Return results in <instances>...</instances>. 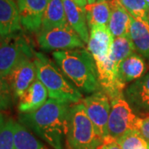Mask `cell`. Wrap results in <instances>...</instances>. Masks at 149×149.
<instances>
[{
	"label": "cell",
	"instance_id": "obj_1",
	"mask_svg": "<svg viewBox=\"0 0 149 149\" xmlns=\"http://www.w3.org/2000/svg\"><path fill=\"white\" fill-rule=\"evenodd\" d=\"M70 104L49 99L37 111L21 113L19 123L30 128L54 149H65Z\"/></svg>",
	"mask_w": 149,
	"mask_h": 149
},
{
	"label": "cell",
	"instance_id": "obj_2",
	"mask_svg": "<svg viewBox=\"0 0 149 149\" xmlns=\"http://www.w3.org/2000/svg\"><path fill=\"white\" fill-rule=\"evenodd\" d=\"M52 57L62 73L82 94L91 95L101 90L95 61L85 48L56 51Z\"/></svg>",
	"mask_w": 149,
	"mask_h": 149
},
{
	"label": "cell",
	"instance_id": "obj_3",
	"mask_svg": "<svg viewBox=\"0 0 149 149\" xmlns=\"http://www.w3.org/2000/svg\"><path fill=\"white\" fill-rule=\"evenodd\" d=\"M34 62L37 69V79L47 90L50 99L68 104H78L83 95L60 70L58 65L43 53L36 52Z\"/></svg>",
	"mask_w": 149,
	"mask_h": 149
},
{
	"label": "cell",
	"instance_id": "obj_4",
	"mask_svg": "<svg viewBox=\"0 0 149 149\" xmlns=\"http://www.w3.org/2000/svg\"><path fill=\"white\" fill-rule=\"evenodd\" d=\"M66 142L70 149H99L104 144L82 103L70 108Z\"/></svg>",
	"mask_w": 149,
	"mask_h": 149
},
{
	"label": "cell",
	"instance_id": "obj_5",
	"mask_svg": "<svg viewBox=\"0 0 149 149\" xmlns=\"http://www.w3.org/2000/svg\"><path fill=\"white\" fill-rule=\"evenodd\" d=\"M35 53L27 38L18 32L0 37V75L6 78L23 61L34 60Z\"/></svg>",
	"mask_w": 149,
	"mask_h": 149
},
{
	"label": "cell",
	"instance_id": "obj_6",
	"mask_svg": "<svg viewBox=\"0 0 149 149\" xmlns=\"http://www.w3.org/2000/svg\"><path fill=\"white\" fill-rule=\"evenodd\" d=\"M139 118L124 97L111 101L107 142L117 140L128 130L137 129Z\"/></svg>",
	"mask_w": 149,
	"mask_h": 149
},
{
	"label": "cell",
	"instance_id": "obj_7",
	"mask_svg": "<svg viewBox=\"0 0 149 149\" xmlns=\"http://www.w3.org/2000/svg\"><path fill=\"white\" fill-rule=\"evenodd\" d=\"M37 42L45 51H64L85 48V43L69 24L40 31L37 34Z\"/></svg>",
	"mask_w": 149,
	"mask_h": 149
},
{
	"label": "cell",
	"instance_id": "obj_8",
	"mask_svg": "<svg viewBox=\"0 0 149 149\" xmlns=\"http://www.w3.org/2000/svg\"><path fill=\"white\" fill-rule=\"evenodd\" d=\"M86 113L93 123L96 132L102 141H108V121L111 110V102L109 96L100 90L85 97L81 100Z\"/></svg>",
	"mask_w": 149,
	"mask_h": 149
},
{
	"label": "cell",
	"instance_id": "obj_9",
	"mask_svg": "<svg viewBox=\"0 0 149 149\" xmlns=\"http://www.w3.org/2000/svg\"><path fill=\"white\" fill-rule=\"evenodd\" d=\"M98 80L101 90L109 96L110 102L124 97L126 85L118 76V64L109 56L105 61L95 62Z\"/></svg>",
	"mask_w": 149,
	"mask_h": 149
},
{
	"label": "cell",
	"instance_id": "obj_10",
	"mask_svg": "<svg viewBox=\"0 0 149 149\" xmlns=\"http://www.w3.org/2000/svg\"><path fill=\"white\" fill-rule=\"evenodd\" d=\"M48 3L49 0H17L22 27L27 32H40Z\"/></svg>",
	"mask_w": 149,
	"mask_h": 149
},
{
	"label": "cell",
	"instance_id": "obj_11",
	"mask_svg": "<svg viewBox=\"0 0 149 149\" xmlns=\"http://www.w3.org/2000/svg\"><path fill=\"white\" fill-rule=\"evenodd\" d=\"M5 79L12 91L13 99H19L37 80V69L34 60L23 61Z\"/></svg>",
	"mask_w": 149,
	"mask_h": 149
},
{
	"label": "cell",
	"instance_id": "obj_12",
	"mask_svg": "<svg viewBox=\"0 0 149 149\" xmlns=\"http://www.w3.org/2000/svg\"><path fill=\"white\" fill-rule=\"evenodd\" d=\"M125 100L133 112L146 115L149 113V72L125 88Z\"/></svg>",
	"mask_w": 149,
	"mask_h": 149
},
{
	"label": "cell",
	"instance_id": "obj_13",
	"mask_svg": "<svg viewBox=\"0 0 149 149\" xmlns=\"http://www.w3.org/2000/svg\"><path fill=\"white\" fill-rule=\"evenodd\" d=\"M113 37L108 26H94L90 28V37L88 41V51L93 56L95 62L108 59Z\"/></svg>",
	"mask_w": 149,
	"mask_h": 149
},
{
	"label": "cell",
	"instance_id": "obj_14",
	"mask_svg": "<svg viewBox=\"0 0 149 149\" xmlns=\"http://www.w3.org/2000/svg\"><path fill=\"white\" fill-rule=\"evenodd\" d=\"M48 92L40 80H35L26 92L18 99L17 109L21 113L37 111L47 101Z\"/></svg>",
	"mask_w": 149,
	"mask_h": 149
},
{
	"label": "cell",
	"instance_id": "obj_15",
	"mask_svg": "<svg viewBox=\"0 0 149 149\" xmlns=\"http://www.w3.org/2000/svg\"><path fill=\"white\" fill-rule=\"evenodd\" d=\"M22 30L19 12L13 0H0V37H8Z\"/></svg>",
	"mask_w": 149,
	"mask_h": 149
},
{
	"label": "cell",
	"instance_id": "obj_16",
	"mask_svg": "<svg viewBox=\"0 0 149 149\" xmlns=\"http://www.w3.org/2000/svg\"><path fill=\"white\" fill-rule=\"evenodd\" d=\"M63 3L67 23L79 35L81 40L87 44L90 32L85 9L76 5L70 0H63Z\"/></svg>",
	"mask_w": 149,
	"mask_h": 149
},
{
	"label": "cell",
	"instance_id": "obj_17",
	"mask_svg": "<svg viewBox=\"0 0 149 149\" xmlns=\"http://www.w3.org/2000/svg\"><path fill=\"white\" fill-rule=\"evenodd\" d=\"M109 5L111 9L110 18L108 27L113 38L128 36L131 15L121 4L119 0H110Z\"/></svg>",
	"mask_w": 149,
	"mask_h": 149
},
{
	"label": "cell",
	"instance_id": "obj_18",
	"mask_svg": "<svg viewBox=\"0 0 149 149\" xmlns=\"http://www.w3.org/2000/svg\"><path fill=\"white\" fill-rule=\"evenodd\" d=\"M147 70L146 60L137 52L124 59L118 65V76L125 85L140 79L146 74Z\"/></svg>",
	"mask_w": 149,
	"mask_h": 149
},
{
	"label": "cell",
	"instance_id": "obj_19",
	"mask_svg": "<svg viewBox=\"0 0 149 149\" xmlns=\"http://www.w3.org/2000/svg\"><path fill=\"white\" fill-rule=\"evenodd\" d=\"M135 51L149 64V22L131 17L129 34Z\"/></svg>",
	"mask_w": 149,
	"mask_h": 149
},
{
	"label": "cell",
	"instance_id": "obj_20",
	"mask_svg": "<svg viewBox=\"0 0 149 149\" xmlns=\"http://www.w3.org/2000/svg\"><path fill=\"white\" fill-rule=\"evenodd\" d=\"M89 28L94 26H108L110 18L109 1L97 0L93 3H88L85 8Z\"/></svg>",
	"mask_w": 149,
	"mask_h": 149
},
{
	"label": "cell",
	"instance_id": "obj_21",
	"mask_svg": "<svg viewBox=\"0 0 149 149\" xmlns=\"http://www.w3.org/2000/svg\"><path fill=\"white\" fill-rule=\"evenodd\" d=\"M67 24L63 0H49L43 17L41 31Z\"/></svg>",
	"mask_w": 149,
	"mask_h": 149
},
{
	"label": "cell",
	"instance_id": "obj_22",
	"mask_svg": "<svg viewBox=\"0 0 149 149\" xmlns=\"http://www.w3.org/2000/svg\"><path fill=\"white\" fill-rule=\"evenodd\" d=\"M14 149H50L39 141L27 127L15 122Z\"/></svg>",
	"mask_w": 149,
	"mask_h": 149
},
{
	"label": "cell",
	"instance_id": "obj_23",
	"mask_svg": "<svg viewBox=\"0 0 149 149\" xmlns=\"http://www.w3.org/2000/svg\"><path fill=\"white\" fill-rule=\"evenodd\" d=\"M135 52V47L129 36H124L113 38L109 56L119 65L124 59Z\"/></svg>",
	"mask_w": 149,
	"mask_h": 149
},
{
	"label": "cell",
	"instance_id": "obj_24",
	"mask_svg": "<svg viewBox=\"0 0 149 149\" xmlns=\"http://www.w3.org/2000/svg\"><path fill=\"white\" fill-rule=\"evenodd\" d=\"M116 141L122 149H149V142L137 129L128 130Z\"/></svg>",
	"mask_w": 149,
	"mask_h": 149
},
{
	"label": "cell",
	"instance_id": "obj_25",
	"mask_svg": "<svg viewBox=\"0 0 149 149\" xmlns=\"http://www.w3.org/2000/svg\"><path fill=\"white\" fill-rule=\"evenodd\" d=\"M119 2L131 17L149 22V4L145 0H119Z\"/></svg>",
	"mask_w": 149,
	"mask_h": 149
},
{
	"label": "cell",
	"instance_id": "obj_26",
	"mask_svg": "<svg viewBox=\"0 0 149 149\" xmlns=\"http://www.w3.org/2000/svg\"><path fill=\"white\" fill-rule=\"evenodd\" d=\"M15 122L8 118L0 127V149H14Z\"/></svg>",
	"mask_w": 149,
	"mask_h": 149
},
{
	"label": "cell",
	"instance_id": "obj_27",
	"mask_svg": "<svg viewBox=\"0 0 149 149\" xmlns=\"http://www.w3.org/2000/svg\"><path fill=\"white\" fill-rule=\"evenodd\" d=\"M13 99V95L7 80L0 75V111L10 108Z\"/></svg>",
	"mask_w": 149,
	"mask_h": 149
},
{
	"label": "cell",
	"instance_id": "obj_28",
	"mask_svg": "<svg viewBox=\"0 0 149 149\" xmlns=\"http://www.w3.org/2000/svg\"><path fill=\"white\" fill-rule=\"evenodd\" d=\"M137 130L144 139L149 142V115L145 118H140L137 125Z\"/></svg>",
	"mask_w": 149,
	"mask_h": 149
},
{
	"label": "cell",
	"instance_id": "obj_29",
	"mask_svg": "<svg viewBox=\"0 0 149 149\" xmlns=\"http://www.w3.org/2000/svg\"><path fill=\"white\" fill-rule=\"evenodd\" d=\"M99 149H122V148L115 140V141H109V142L104 143L99 148Z\"/></svg>",
	"mask_w": 149,
	"mask_h": 149
},
{
	"label": "cell",
	"instance_id": "obj_30",
	"mask_svg": "<svg viewBox=\"0 0 149 149\" xmlns=\"http://www.w3.org/2000/svg\"><path fill=\"white\" fill-rule=\"evenodd\" d=\"M70 1H72L76 5L83 8H85V6L88 4V0H70Z\"/></svg>",
	"mask_w": 149,
	"mask_h": 149
},
{
	"label": "cell",
	"instance_id": "obj_31",
	"mask_svg": "<svg viewBox=\"0 0 149 149\" xmlns=\"http://www.w3.org/2000/svg\"><path fill=\"white\" fill-rule=\"evenodd\" d=\"M4 120H5V118H4V116L0 113V127H1V126H2V124L3 123Z\"/></svg>",
	"mask_w": 149,
	"mask_h": 149
},
{
	"label": "cell",
	"instance_id": "obj_32",
	"mask_svg": "<svg viewBox=\"0 0 149 149\" xmlns=\"http://www.w3.org/2000/svg\"><path fill=\"white\" fill-rule=\"evenodd\" d=\"M96 0H88V3H95Z\"/></svg>",
	"mask_w": 149,
	"mask_h": 149
},
{
	"label": "cell",
	"instance_id": "obj_33",
	"mask_svg": "<svg viewBox=\"0 0 149 149\" xmlns=\"http://www.w3.org/2000/svg\"><path fill=\"white\" fill-rule=\"evenodd\" d=\"M145 1H146V2H147V3L149 4V0H145Z\"/></svg>",
	"mask_w": 149,
	"mask_h": 149
},
{
	"label": "cell",
	"instance_id": "obj_34",
	"mask_svg": "<svg viewBox=\"0 0 149 149\" xmlns=\"http://www.w3.org/2000/svg\"><path fill=\"white\" fill-rule=\"evenodd\" d=\"M107 1H110V0H107Z\"/></svg>",
	"mask_w": 149,
	"mask_h": 149
},
{
	"label": "cell",
	"instance_id": "obj_35",
	"mask_svg": "<svg viewBox=\"0 0 149 149\" xmlns=\"http://www.w3.org/2000/svg\"><path fill=\"white\" fill-rule=\"evenodd\" d=\"M13 1H17V0H13Z\"/></svg>",
	"mask_w": 149,
	"mask_h": 149
},
{
	"label": "cell",
	"instance_id": "obj_36",
	"mask_svg": "<svg viewBox=\"0 0 149 149\" xmlns=\"http://www.w3.org/2000/svg\"><path fill=\"white\" fill-rule=\"evenodd\" d=\"M96 1H97V0H96Z\"/></svg>",
	"mask_w": 149,
	"mask_h": 149
}]
</instances>
